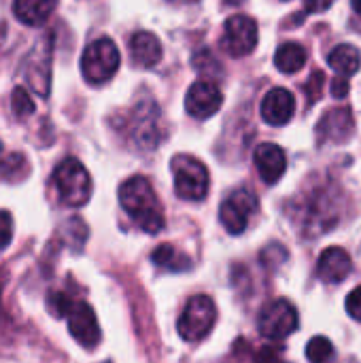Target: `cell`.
Returning a JSON list of instances; mask_svg holds the SVG:
<instances>
[{"mask_svg": "<svg viewBox=\"0 0 361 363\" xmlns=\"http://www.w3.org/2000/svg\"><path fill=\"white\" fill-rule=\"evenodd\" d=\"M347 313L355 321H361V285L349 294V298H347Z\"/></svg>", "mask_w": 361, "mask_h": 363, "instance_id": "484cf974", "label": "cell"}, {"mask_svg": "<svg viewBox=\"0 0 361 363\" xmlns=\"http://www.w3.org/2000/svg\"><path fill=\"white\" fill-rule=\"evenodd\" d=\"M119 202L128 217L147 234H157L166 225L162 202L145 177H132L119 187Z\"/></svg>", "mask_w": 361, "mask_h": 363, "instance_id": "6da1fadb", "label": "cell"}, {"mask_svg": "<svg viewBox=\"0 0 361 363\" xmlns=\"http://www.w3.org/2000/svg\"><path fill=\"white\" fill-rule=\"evenodd\" d=\"M298 311L287 300H274L268 302L257 319V328L264 338L268 340H285L298 330Z\"/></svg>", "mask_w": 361, "mask_h": 363, "instance_id": "52a82bcc", "label": "cell"}, {"mask_svg": "<svg viewBox=\"0 0 361 363\" xmlns=\"http://www.w3.org/2000/svg\"><path fill=\"white\" fill-rule=\"evenodd\" d=\"M132 134L138 147L143 149H153L160 143V108L153 102L140 104L134 111V119H132Z\"/></svg>", "mask_w": 361, "mask_h": 363, "instance_id": "7c38bea8", "label": "cell"}, {"mask_svg": "<svg viewBox=\"0 0 361 363\" xmlns=\"http://www.w3.org/2000/svg\"><path fill=\"white\" fill-rule=\"evenodd\" d=\"M334 0H304V9L311 11V13H317V11H326Z\"/></svg>", "mask_w": 361, "mask_h": 363, "instance_id": "f1b7e54d", "label": "cell"}, {"mask_svg": "<svg viewBox=\"0 0 361 363\" xmlns=\"http://www.w3.org/2000/svg\"><path fill=\"white\" fill-rule=\"evenodd\" d=\"M11 106L15 111V115L19 117H28L34 113V102L30 98V94L23 89V87H15L13 94H11Z\"/></svg>", "mask_w": 361, "mask_h": 363, "instance_id": "603a6c76", "label": "cell"}, {"mask_svg": "<svg viewBox=\"0 0 361 363\" xmlns=\"http://www.w3.org/2000/svg\"><path fill=\"white\" fill-rule=\"evenodd\" d=\"M49 306H51L55 317H64L68 321L70 336L81 347H85V349L98 347L102 334H100V325H98L96 313H94V308L87 302L72 300L66 294H53Z\"/></svg>", "mask_w": 361, "mask_h": 363, "instance_id": "7a4b0ae2", "label": "cell"}, {"mask_svg": "<svg viewBox=\"0 0 361 363\" xmlns=\"http://www.w3.org/2000/svg\"><path fill=\"white\" fill-rule=\"evenodd\" d=\"M0 151H2V140H0Z\"/></svg>", "mask_w": 361, "mask_h": 363, "instance_id": "1f68e13d", "label": "cell"}, {"mask_svg": "<svg viewBox=\"0 0 361 363\" xmlns=\"http://www.w3.org/2000/svg\"><path fill=\"white\" fill-rule=\"evenodd\" d=\"M257 206H260V202H257L255 194L251 189L243 187V189L232 191L223 200V204L219 208V219H221L223 228L230 234L236 236V234H243L247 230V225H249L251 217L255 215Z\"/></svg>", "mask_w": 361, "mask_h": 363, "instance_id": "9c48e42d", "label": "cell"}, {"mask_svg": "<svg viewBox=\"0 0 361 363\" xmlns=\"http://www.w3.org/2000/svg\"><path fill=\"white\" fill-rule=\"evenodd\" d=\"M217 321V306L209 296H194L181 317H179V334L183 340L187 342H200L202 338H206L211 334V330L215 328Z\"/></svg>", "mask_w": 361, "mask_h": 363, "instance_id": "8992f818", "label": "cell"}, {"mask_svg": "<svg viewBox=\"0 0 361 363\" xmlns=\"http://www.w3.org/2000/svg\"><path fill=\"white\" fill-rule=\"evenodd\" d=\"M328 64L338 72V77H351L360 70L361 53L353 45H338L328 55Z\"/></svg>", "mask_w": 361, "mask_h": 363, "instance_id": "ac0fdd59", "label": "cell"}, {"mask_svg": "<svg viewBox=\"0 0 361 363\" xmlns=\"http://www.w3.org/2000/svg\"><path fill=\"white\" fill-rule=\"evenodd\" d=\"M53 187L57 191L60 202L64 206H70V208L85 206L89 202L91 189H94L87 168L74 157H66L55 166V170H53Z\"/></svg>", "mask_w": 361, "mask_h": 363, "instance_id": "3957f363", "label": "cell"}, {"mask_svg": "<svg viewBox=\"0 0 361 363\" xmlns=\"http://www.w3.org/2000/svg\"><path fill=\"white\" fill-rule=\"evenodd\" d=\"M13 240V219L6 211H0V251L6 249Z\"/></svg>", "mask_w": 361, "mask_h": 363, "instance_id": "d4e9b609", "label": "cell"}, {"mask_svg": "<svg viewBox=\"0 0 361 363\" xmlns=\"http://www.w3.org/2000/svg\"><path fill=\"white\" fill-rule=\"evenodd\" d=\"M323 87H326V74H323L321 70H315V72L309 77L306 85H304V94H306L309 104H315V102L321 98Z\"/></svg>", "mask_w": 361, "mask_h": 363, "instance_id": "cb8c5ba5", "label": "cell"}, {"mask_svg": "<svg viewBox=\"0 0 361 363\" xmlns=\"http://www.w3.org/2000/svg\"><path fill=\"white\" fill-rule=\"evenodd\" d=\"M130 55L136 66L151 68L162 60V43L155 34L140 30L130 38Z\"/></svg>", "mask_w": 361, "mask_h": 363, "instance_id": "2e32d148", "label": "cell"}, {"mask_svg": "<svg viewBox=\"0 0 361 363\" xmlns=\"http://www.w3.org/2000/svg\"><path fill=\"white\" fill-rule=\"evenodd\" d=\"M349 94V81L345 77H336L332 81V96L334 98H345Z\"/></svg>", "mask_w": 361, "mask_h": 363, "instance_id": "83f0119b", "label": "cell"}, {"mask_svg": "<svg viewBox=\"0 0 361 363\" xmlns=\"http://www.w3.org/2000/svg\"><path fill=\"white\" fill-rule=\"evenodd\" d=\"M353 264H351V255L340 249V247H330L319 255L317 262V274L326 281V283H340L343 279L349 277Z\"/></svg>", "mask_w": 361, "mask_h": 363, "instance_id": "9a60e30c", "label": "cell"}, {"mask_svg": "<svg viewBox=\"0 0 361 363\" xmlns=\"http://www.w3.org/2000/svg\"><path fill=\"white\" fill-rule=\"evenodd\" d=\"M260 34H257V23L249 15H232L228 17L223 26V36H221V47L226 49L228 55L232 57H243L253 53L257 47Z\"/></svg>", "mask_w": 361, "mask_h": 363, "instance_id": "ba28073f", "label": "cell"}, {"mask_svg": "<svg viewBox=\"0 0 361 363\" xmlns=\"http://www.w3.org/2000/svg\"><path fill=\"white\" fill-rule=\"evenodd\" d=\"M170 2H177V4H189V2H198V0H170Z\"/></svg>", "mask_w": 361, "mask_h": 363, "instance_id": "4dcf8cb0", "label": "cell"}, {"mask_svg": "<svg viewBox=\"0 0 361 363\" xmlns=\"http://www.w3.org/2000/svg\"><path fill=\"white\" fill-rule=\"evenodd\" d=\"M57 0H15L13 13L26 26H43L55 11Z\"/></svg>", "mask_w": 361, "mask_h": 363, "instance_id": "e0dca14e", "label": "cell"}, {"mask_svg": "<svg viewBox=\"0 0 361 363\" xmlns=\"http://www.w3.org/2000/svg\"><path fill=\"white\" fill-rule=\"evenodd\" d=\"M296 113V98L285 87L270 89L262 100V117L270 125H285Z\"/></svg>", "mask_w": 361, "mask_h": 363, "instance_id": "4fadbf2b", "label": "cell"}, {"mask_svg": "<svg viewBox=\"0 0 361 363\" xmlns=\"http://www.w3.org/2000/svg\"><path fill=\"white\" fill-rule=\"evenodd\" d=\"M104 363H109V362H104Z\"/></svg>", "mask_w": 361, "mask_h": 363, "instance_id": "d6a6232c", "label": "cell"}, {"mask_svg": "<svg viewBox=\"0 0 361 363\" xmlns=\"http://www.w3.org/2000/svg\"><path fill=\"white\" fill-rule=\"evenodd\" d=\"M306 60H309V53L300 43H283L274 53V64L285 74L298 72L306 64Z\"/></svg>", "mask_w": 361, "mask_h": 363, "instance_id": "d6986e66", "label": "cell"}, {"mask_svg": "<svg viewBox=\"0 0 361 363\" xmlns=\"http://www.w3.org/2000/svg\"><path fill=\"white\" fill-rule=\"evenodd\" d=\"M30 174V164L21 153H9L0 160V181L19 183Z\"/></svg>", "mask_w": 361, "mask_h": 363, "instance_id": "44dd1931", "label": "cell"}, {"mask_svg": "<svg viewBox=\"0 0 361 363\" xmlns=\"http://www.w3.org/2000/svg\"><path fill=\"white\" fill-rule=\"evenodd\" d=\"M355 130L353 113L349 106L330 108L321 121L317 123V140L319 143H345L351 138Z\"/></svg>", "mask_w": 361, "mask_h": 363, "instance_id": "8fae6325", "label": "cell"}, {"mask_svg": "<svg viewBox=\"0 0 361 363\" xmlns=\"http://www.w3.org/2000/svg\"><path fill=\"white\" fill-rule=\"evenodd\" d=\"M151 259H153V264L157 268L168 270V272H185L191 266V259L183 251H179L177 247H172V245H160L151 253Z\"/></svg>", "mask_w": 361, "mask_h": 363, "instance_id": "ffe728a7", "label": "cell"}, {"mask_svg": "<svg viewBox=\"0 0 361 363\" xmlns=\"http://www.w3.org/2000/svg\"><path fill=\"white\" fill-rule=\"evenodd\" d=\"M172 172H174V191L181 200L198 202L206 198L211 177L200 160L189 155H177L172 160Z\"/></svg>", "mask_w": 361, "mask_h": 363, "instance_id": "5b68a950", "label": "cell"}, {"mask_svg": "<svg viewBox=\"0 0 361 363\" xmlns=\"http://www.w3.org/2000/svg\"><path fill=\"white\" fill-rule=\"evenodd\" d=\"M351 4H353L355 13H360V15H361V0H351Z\"/></svg>", "mask_w": 361, "mask_h": 363, "instance_id": "f546056e", "label": "cell"}, {"mask_svg": "<svg viewBox=\"0 0 361 363\" xmlns=\"http://www.w3.org/2000/svg\"><path fill=\"white\" fill-rule=\"evenodd\" d=\"M281 353H283L281 347H266V349H262L257 359L260 363H285L281 359Z\"/></svg>", "mask_w": 361, "mask_h": 363, "instance_id": "4316f807", "label": "cell"}, {"mask_svg": "<svg viewBox=\"0 0 361 363\" xmlns=\"http://www.w3.org/2000/svg\"><path fill=\"white\" fill-rule=\"evenodd\" d=\"M253 160H255V168H257L262 181L268 185H274L287 170V155L274 143H262L255 149Z\"/></svg>", "mask_w": 361, "mask_h": 363, "instance_id": "5bb4252c", "label": "cell"}, {"mask_svg": "<svg viewBox=\"0 0 361 363\" xmlns=\"http://www.w3.org/2000/svg\"><path fill=\"white\" fill-rule=\"evenodd\" d=\"M119 64H121L119 49L106 36L89 43L81 55V72H83L85 81L91 85H102V83L111 81L115 77V72L119 70Z\"/></svg>", "mask_w": 361, "mask_h": 363, "instance_id": "277c9868", "label": "cell"}, {"mask_svg": "<svg viewBox=\"0 0 361 363\" xmlns=\"http://www.w3.org/2000/svg\"><path fill=\"white\" fill-rule=\"evenodd\" d=\"M306 357L313 363H326L334 357V347L326 336H315L306 345Z\"/></svg>", "mask_w": 361, "mask_h": 363, "instance_id": "7402d4cb", "label": "cell"}, {"mask_svg": "<svg viewBox=\"0 0 361 363\" xmlns=\"http://www.w3.org/2000/svg\"><path fill=\"white\" fill-rule=\"evenodd\" d=\"M223 104V94L221 89L211 83L209 79L206 81H196L189 91H187V98H185V108L191 117L196 119H206V117H213Z\"/></svg>", "mask_w": 361, "mask_h": 363, "instance_id": "30bf717a", "label": "cell"}]
</instances>
